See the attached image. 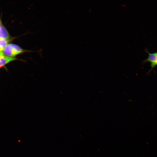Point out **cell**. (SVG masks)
Returning a JSON list of instances; mask_svg holds the SVG:
<instances>
[{
	"label": "cell",
	"instance_id": "1",
	"mask_svg": "<svg viewBox=\"0 0 157 157\" xmlns=\"http://www.w3.org/2000/svg\"><path fill=\"white\" fill-rule=\"evenodd\" d=\"M38 51L23 49L17 45L13 44H8L2 52L5 56L14 57V56L22 53L26 52Z\"/></svg>",
	"mask_w": 157,
	"mask_h": 157
},
{
	"label": "cell",
	"instance_id": "2",
	"mask_svg": "<svg viewBox=\"0 0 157 157\" xmlns=\"http://www.w3.org/2000/svg\"><path fill=\"white\" fill-rule=\"evenodd\" d=\"M147 58L143 61V63L148 62L150 63L151 69L157 66V52L149 53L147 52Z\"/></svg>",
	"mask_w": 157,
	"mask_h": 157
},
{
	"label": "cell",
	"instance_id": "3",
	"mask_svg": "<svg viewBox=\"0 0 157 157\" xmlns=\"http://www.w3.org/2000/svg\"><path fill=\"white\" fill-rule=\"evenodd\" d=\"M18 59L14 57H10L5 56H2L0 58V68L12 61Z\"/></svg>",
	"mask_w": 157,
	"mask_h": 157
},
{
	"label": "cell",
	"instance_id": "4",
	"mask_svg": "<svg viewBox=\"0 0 157 157\" xmlns=\"http://www.w3.org/2000/svg\"><path fill=\"white\" fill-rule=\"evenodd\" d=\"M0 38H3L10 40L11 37L6 28L1 26L0 28Z\"/></svg>",
	"mask_w": 157,
	"mask_h": 157
},
{
	"label": "cell",
	"instance_id": "5",
	"mask_svg": "<svg viewBox=\"0 0 157 157\" xmlns=\"http://www.w3.org/2000/svg\"><path fill=\"white\" fill-rule=\"evenodd\" d=\"M9 40L3 38H0V52H2L8 44Z\"/></svg>",
	"mask_w": 157,
	"mask_h": 157
},
{
	"label": "cell",
	"instance_id": "6",
	"mask_svg": "<svg viewBox=\"0 0 157 157\" xmlns=\"http://www.w3.org/2000/svg\"><path fill=\"white\" fill-rule=\"evenodd\" d=\"M5 56L2 52H0V58Z\"/></svg>",
	"mask_w": 157,
	"mask_h": 157
},
{
	"label": "cell",
	"instance_id": "7",
	"mask_svg": "<svg viewBox=\"0 0 157 157\" xmlns=\"http://www.w3.org/2000/svg\"><path fill=\"white\" fill-rule=\"evenodd\" d=\"M1 23L0 19V28L1 27Z\"/></svg>",
	"mask_w": 157,
	"mask_h": 157
}]
</instances>
